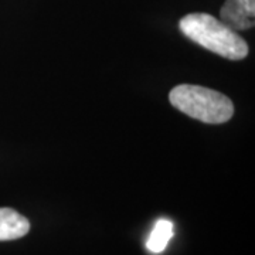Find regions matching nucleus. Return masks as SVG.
Wrapping results in <instances>:
<instances>
[{"label":"nucleus","mask_w":255,"mask_h":255,"mask_svg":"<svg viewBox=\"0 0 255 255\" xmlns=\"http://www.w3.org/2000/svg\"><path fill=\"white\" fill-rule=\"evenodd\" d=\"M180 31L191 41L227 60H243L248 55V44L237 31L227 27L207 13H190L180 20Z\"/></svg>","instance_id":"obj_1"},{"label":"nucleus","mask_w":255,"mask_h":255,"mask_svg":"<svg viewBox=\"0 0 255 255\" xmlns=\"http://www.w3.org/2000/svg\"><path fill=\"white\" fill-rule=\"evenodd\" d=\"M169 101L183 114L206 124H224L234 115L233 101L227 95L200 85H177L169 94Z\"/></svg>","instance_id":"obj_2"},{"label":"nucleus","mask_w":255,"mask_h":255,"mask_svg":"<svg viewBox=\"0 0 255 255\" xmlns=\"http://www.w3.org/2000/svg\"><path fill=\"white\" fill-rule=\"evenodd\" d=\"M255 0H226L220 10V21L234 31L254 27Z\"/></svg>","instance_id":"obj_3"},{"label":"nucleus","mask_w":255,"mask_h":255,"mask_svg":"<svg viewBox=\"0 0 255 255\" xmlns=\"http://www.w3.org/2000/svg\"><path fill=\"white\" fill-rule=\"evenodd\" d=\"M30 231V221L16 210L0 209V241H11L24 237Z\"/></svg>","instance_id":"obj_4"},{"label":"nucleus","mask_w":255,"mask_h":255,"mask_svg":"<svg viewBox=\"0 0 255 255\" xmlns=\"http://www.w3.org/2000/svg\"><path fill=\"white\" fill-rule=\"evenodd\" d=\"M172 237H173V223L166 219L159 220L146 241V247L150 253L160 254L163 253Z\"/></svg>","instance_id":"obj_5"}]
</instances>
